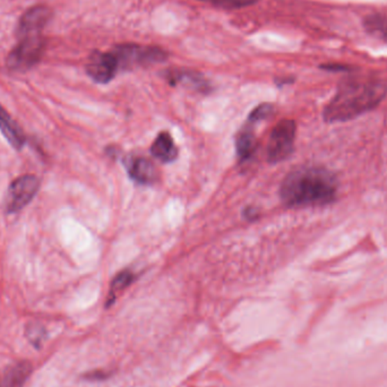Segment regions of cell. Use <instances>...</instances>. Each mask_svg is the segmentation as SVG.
Wrapping results in <instances>:
<instances>
[{
	"instance_id": "obj_1",
	"label": "cell",
	"mask_w": 387,
	"mask_h": 387,
	"mask_svg": "<svg viewBox=\"0 0 387 387\" xmlns=\"http://www.w3.org/2000/svg\"><path fill=\"white\" fill-rule=\"evenodd\" d=\"M339 183L332 172L319 167H301L287 176L280 196L290 207L330 204L337 195Z\"/></svg>"
},
{
	"instance_id": "obj_2",
	"label": "cell",
	"mask_w": 387,
	"mask_h": 387,
	"mask_svg": "<svg viewBox=\"0 0 387 387\" xmlns=\"http://www.w3.org/2000/svg\"><path fill=\"white\" fill-rule=\"evenodd\" d=\"M387 85L372 79H354L340 87L324 112L327 121H347L368 112L386 96Z\"/></svg>"
},
{
	"instance_id": "obj_3",
	"label": "cell",
	"mask_w": 387,
	"mask_h": 387,
	"mask_svg": "<svg viewBox=\"0 0 387 387\" xmlns=\"http://www.w3.org/2000/svg\"><path fill=\"white\" fill-rule=\"evenodd\" d=\"M18 43L7 57V67L12 70L24 72L39 63L45 52L43 34L17 38Z\"/></svg>"
},
{
	"instance_id": "obj_4",
	"label": "cell",
	"mask_w": 387,
	"mask_h": 387,
	"mask_svg": "<svg viewBox=\"0 0 387 387\" xmlns=\"http://www.w3.org/2000/svg\"><path fill=\"white\" fill-rule=\"evenodd\" d=\"M112 52L116 56L119 69L147 66L152 63L165 61L168 57L167 52L158 47H147V45H134V43L118 45Z\"/></svg>"
},
{
	"instance_id": "obj_5",
	"label": "cell",
	"mask_w": 387,
	"mask_h": 387,
	"mask_svg": "<svg viewBox=\"0 0 387 387\" xmlns=\"http://www.w3.org/2000/svg\"><path fill=\"white\" fill-rule=\"evenodd\" d=\"M296 123L294 121H280L270 136L267 144V160L270 163H279L288 159L294 151L296 138Z\"/></svg>"
},
{
	"instance_id": "obj_6",
	"label": "cell",
	"mask_w": 387,
	"mask_h": 387,
	"mask_svg": "<svg viewBox=\"0 0 387 387\" xmlns=\"http://www.w3.org/2000/svg\"><path fill=\"white\" fill-rule=\"evenodd\" d=\"M40 190V181L33 174H25L13 181L5 198L6 213H18L36 197Z\"/></svg>"
},
{
	"instance_id": "obj_7",
	"label": "cell",
	"mask_w": 387,
	"mask_h": 387,
	"mask_svg": "<svg viewBox=\"0 0 387 387\" xmlns=\"http://www.w3.org/2000/svg\"><path fill=\"white\" fill-rule=\"evenodd\" d=\"M119 67L114 52H94L86 63L87 75L100 84H105L116 76Z\"/></svg>"
},
{
	"instance_id": "obj_8",
	"label": "cell",
	"mask_w": 387,
	"mask_h": 387,
	"mask_svg": "<svg viewBox=\"0 0 387 387\" xmlns=\"http://www.w3.org/2000/svg\"><path fill=\"white\" fill-rule=\"evenodd\" d=\"M52 9L45 6H36L29 9L22 16L17 26V38L43 34L45 27L52 20Z\"/></svg>"
},
{
	"instance_id": "obj_9",
	"label": "cell",
	"mask_w": 387,
	"mask_h": 387,
	"mask_svg": "<svg viewBox=\"0 0 387 387\" xmlns=\"http://www.w3.org/2000/svg\"><path fill=\"white\" fill-rule=\"evenodd\" d=\"M123 165L128 172L129 177L135 183L141 185H151L158 179V170L150 160L145 158H132L128 156L123 160Z\"/></svg>"
},
{
	"instance_id": "obj_10",
	"label": "cell",
	"mask_w": 387,
	"mask_h": 387,
	"mask_svg": "<svg viewBox=\"0 0 387 387\" xmlns=\"http://www.w3.org/2000/svg\"><path fill=\"white\" fill-rule=\"evenodd\" d=\"M0 132L15 150L21 151L24 146L26 137L23 129L1 105H0Z\"/></svg>"
},
{
	"instance_id": "obj_11",
	"label": "cell",
	"mask_w": 387,
	"mask_h": 387,
	"mask_svg": "<svg viewBox=\"0 0 387 387\" xmlns=\"http://www.w3.org/2000/svg\"><path fill=\"white\" fill-rule=\"evenodd\" d=\"M151 153L163 163H170L176 160L178 155L177 147L168 132H160L151 146Z\"/></svg>"
},
{
	"instance_id": "obj_12",
	"label": "cell",
	"mask_w": 387,
	"mask_h": 387,
	"mask_svg": "<svg viewBox=\"0 0 387 387\" xmlns=\"http://www.w3.org/2000/svg\"><path fill=\"white\" fill-rule=\"evenodd\" d=\"M256 150V137L252 130V123L247 121L246 125L238 132L236 137V151L239 162H245L252 158Z\"/></svg>"
},
{
	"instance_id": "obj_13",
	"label": "cell",
	"mask_w": 387,
	"mask_h": 387,
	"mask_svg": "<svg viewBox=\"0 0 387 387\" xmlns=\"http://www.w3.org/2000/svg\"><path fill=\"white\" fill-rule=\"evenodd\" d=\"M165 78L172 85L185 83V84L190 85L195 90L201 91V92H206V91L210 90V86H208L203 76L195 72H186V70L174 69V70H168V73H165Z\"/></svg>"
},
{
	"instance_id": "obj_14",
	"label": "cell",
	"mask_w": 387,
	"mask_h": 387,
	"mask_svg": "<svg viewBox=\"0 0 387 387\" xmlns=\"http://www.w3.org/2000/svg\"><path fill=\"white\" fill-rule=\"evenodd\" d=\"M32 366L27 361L15 363L6 372L1 387H23L29 379Z\"/></svg>"
},
{
	"instance_id": "obj_15",
	"label": "cell",
	"mask_w": 387,
	"mask_h": 387,
	"mask_svg": "<svg viewBox=\"0 0 387 387\" xmlns=\"http://www.w3.org/2000/svg\"><path fill=\"white\" fill-rule=\"evenodd\" d=\"M365 27L372 36H377L387 43V12L367 16Z\"/></svg>"
},
{
	"instance_id": "obj_16",
	"label": "cell",
	"mask_w": 387,
	"mask_h": 387,
	"mask_svg": "<svg viewBox=\"0 0 387 387\" xmlns=\"http://www.w3.org/2000/svg\"><path fill=\"white\" fill-rule=\"evenodd\" d=\"M134 280H135V275L130 271H123L118 275L114 276L112 287H110V291H109L108 299H107V307L112 306L118 294L132 284Z\"/></svg>"
},
{
	"instance_id": "obj_17",
	"label": "cell",
	"mask_w": 387,
	"mask_h": 387,
	"mask_svg": "<svg viewBox=\"0 0 387 387\" xmlns=\"http://www.w3.org/2000/svg\"><path fill=\"white\" fill-rule=\"evenodd\" d=\"M201 1L211 3L215 7H221V8L234 9L252 6L254 3H257L258 0H201Z\"/></svg>"
},
{
	"instance_id": "obj_18",
	"label": "cell",
	"mask_w": 387,
	"mask_h": 387,
	"mask_svg": "<svg viewBox=\"0 0 387 387\" xmlns=\"http://www.w3.org/2000/svg\"><path fill=\"white\" fill-rule=\"evenodd\" d=\"M273 105H270V103H263V105H258L257 108L252 110V114H250V118H248V121L254 123L256 121H265L273 114Z\"/></svg>"
},
{
	"instance_id": "obj_19",
	"label": "cell",
	"mask_w": 387,
	"mask_h": 387,
	"mask_svg": "<svg viewBox=\"0 0 387 387\" xmlns=\"http://www.w3.org/2000/svg\"><path fill=\"white\" fill-rule=\"evenodd\" d=\"M110 372H105V370H94V372H87L84 375V379L87 381H105V379L110 377Z\"/></svg>"
},
{
	"instance_id": "obj_20",
	"label": "cell",
	"mask_w": 387,
	"mask_h": 387,
	"mask_svg": "<svg viewBox=\"0 0 387 387\" xmlns=\"http://www.w3.org/2000/svg\"><path fill=\"white\" fill-rule=\"evenodd\" d=\"M245 215H246L247 220H252L256 218L257 212H256L255 210H252V208H247V210L245 211Z\"/></svg>"
},
{
	"instance_id": "obj_21",
	"label": "cell",
	"mask_w": 387,
	"mask_h": 387,
	"mask_svg": "<svg viewBox=\"0 0 387 387\" xmlns=\"http://www.w3.org/2000/svg\"><path fill=\"white\" fill-rule=\"evenodd\" d=\"M0 387H1V384H0Z\"/></svg>"
}]
</instances>
